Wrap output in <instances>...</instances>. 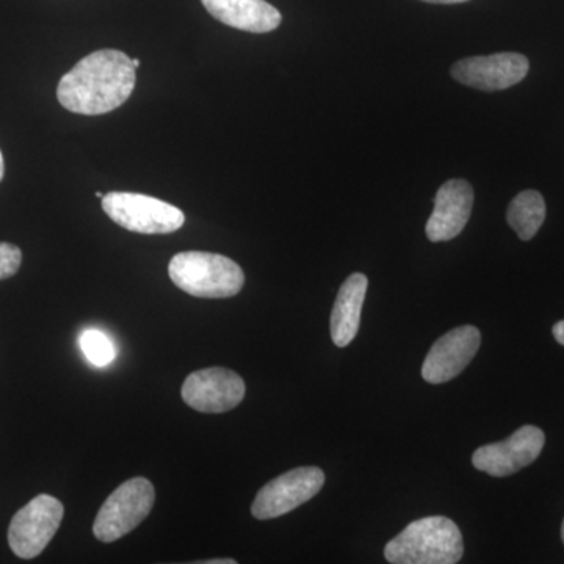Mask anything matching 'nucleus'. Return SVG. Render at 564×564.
I'll use <instances>...</instances> for the list:
<instances>
[{"label":"nucleus","instance_id":"1","mask_svg":"<svg viewBox=\"0 0 564 564\" xmlns=\"http://www.w3.org/2000/svg\"><path fill=\"white\" fill-rule=\"evenodd\" d=\"M135 82V66L128 54L96 51L62 77L57 98L66 110L95 117L109 113L128 101Z\"/></svg>","mask_w":564,"mask_h":564},{"label":"nucleus","instance_id":"2","mask_svg":"<svg viewBox=\"0 0 564 564\" xmlns=\"http://www.w3.org/2000/svg\"><path fill=\"white\" fill-rule=\"evenodd\" d=\"M463 554L462 530L444 516L411 522L384 549L386 560L392 564H455Z\"/></svg>","mask_w":564,"mask_h":564},{"label":"nucleus","instance_id":"3","mask_svg":"<svg viewBox=\"0 0 564 564\" xmlns=\"http://www.w3.org/2000/svg\"><path fill=\"white\" fill-rule=\"evenodd\" d=\"M169 273L176 288L196 299H231L245 284L239 263L215 252H180L170 261Z\"/></svg>","mask_w":564,"mask_h":564},{"label":"nucleus","instance_id":"4","mask_svg":"<svg viewBox=\"0 0 564 564\" xmlns=\"http://www.w3.org/2000/svg\"><path fill=\"white\" fill-rule=\"evenodd\" d=\"M155 489L148 478L135 477L118 486L96 516L93 533L101 543H115L150 516Z\"/></svg>","mask_w":564,"mask_h":564},{"label":"nucleus","instance_id":"5","mask_svg":"<svg viewBox=\"0 0 564 564\" xmlns=\"http://www.w3.org/2000/svg\"><path fill=\"white\" fill-rule=\"evenodd\" d=\"M102 209L111 221L139 234H172L185 223L184 212L173 204L140 193L110 192L104 195Z\"/></svg>","mask_w":564,"mask_h":564},{"label":"nucleus","instance_id":"6","mask_svg":"<svg viewBox=\"0 0 564 564\" xmlns=\"http://www.w3.org/2000/svg\"><path fill=\"white\" fill-rule=\"evenodd\" d=\"M63 516L65 507L50 494H40L32 499L11 519L9 544L13 554L22 560L43 554L61 529Z\"/></svg>","mask_w":564,"mask_h":564},{"label":"nucleus","instance_id":"7","mask_svg":"<svg viewBox=\"0 0 564 564\" xmlns=\"http://www.w3.org/2000/svg\"><path fill=\"white\" fill-rule=\"evenodd\" d=\"M325 485L321 467H296L269 481L256 496L251 514L259 521L281 518L313 500Z\"/></svg>","mask_w":564,"mask_h":564},{"label":"nucleus","instance_id":"8","mask_svg":"<svg viewBox=\"0 0 564 564\" xmlns=\"http://www.w3.org/2000/svg\"><path fill=\"white\" fill-rule=\"evenodd\" d=\"M243 378L225 367L196 370L182 384V400L192 410L206 414L228 413L245 399Z\"/></svg>","mask_w":564,"mask_h":564},{"label":"nucleus","instance_id":"9","mask_svg":"<svg viewBox=\"0 0 564 564\" xmlns=\"http://www.w3.org/2000/svg\"><path fill=\"white\" fill-rule=\"evenodd\" d=\"M545 444L543 430L524 425L502 443L484 445L473 456L477 470L491 477H510L530 466L541 455Z\"/></svg>","mask_w":564,"mask_h":564},{"label":"nucleus","instance_id":"10","mask_svg":"<svg viewBox=\"0 0 564 564\" xmlns=\"http://www.w3.org/2000/svg\"><path fill=\"white\" fill-rule=\"evenodd\" d=\"M530 63L518 52L463 58L452 66V77L466 87L481 91H500L525 79Z\"/></svg>","mask_w":564,"mask_h":564},{"label":"nucleus","instance_id":"11","mask_svg":"<svg viewBox=\"0 0 564 564\" xmlns=\"http://www.w3.org/2000/svg\"><path fill=\"white\" fill-rule=\"evenodd\" d=\"M480 344L481 333L473 325L458 326L444 334L423 361V380L430 384L454 380L473 361Z\"/></svg>","mask_w":564,"mask_h":564},{"label":"nucleus","instance_id":"12","mask_svg":"<svg viewBox=\"0 0 564 564\" xmlns=\"http://www.w3.org/2000/svg\"><path fill=\"white\" fill-rule=\"evenodd\" d=\"M474 188L464 180H451L434 196L432 217L426 221L425 232L430 242H448L455 239L469 221L474 209Z\"/></svg>","mask_w":564,"mask_h":564},{"label":"nucleus","instance_id":"13","mask_svg":"<svg viewBox=\"0 0 564 564\" xmlns=\"http://www.w3.org/2000/svg\"><path fill=\"white\" fill-rule=\"evenodd\" d=\"M215 20L232 29L251 33H269L280 28V11L265 0H202Z\"/></svg>","mask_w":564,"mask_h":564},{"label":"nucleus","instance_id":"14","mask_svg":"<svg viewBox=\"0 0 564 564\" xmlns=\"http://www.w3.org/2000/svg\"><path fill=\"white\" fill-rule=\"evenodd\" d=\"M367 285L369 280L366 274L352 273L337 293L329 328H332L333 343L339 348L350 345L359 332Z\"/></svg>","mask_w":564,"mask_h":564},{"label":"nucleus","instance_id":"15","mask_svg":"<svg viewBox=\"0 0 564 564\" xmlns=\"http://www.w3.org/2000/svg\"><path fill=\"white\" fill-rule=\"evenodd\" d=\"M507 220L519 239L524 242L532 240L545 220L543 195L536 191L519 193L508 207Z\"/></svg>","mask_w":564,"mask_h":564},{"label":"nucleus","instance_id":"16","mask_svg":"<svg viewBox=\"0 0 564 564\" xmlns=\"http://www.w3.org/2000/svg\"><path fill=\"white\" fill-rule=\"evenodd\" d=\"M80 347L87 356L88 361L95 366L104 367L113 361L115 350L109 337L99 332H87L82 334Z\"/></svg>","mask_w":564,"mask_h":564},{"label":"nucleus","instance_id":"17","mask_svg":"<svg viewBox=\"0 0 564 564\" xmlns=\"http://www.w3.org/2000/svg\"><path fill=\"white\" fill-rule=\"evenodd\" d=\"M22 262V251L17 245L0 243V281L9 280L20 270Z\"/></svg>","mask_w":564,"mask_h":564},{"label":"nucleus","instance_id":"18","mask_svg":"<svg viewBox=\"0 0 564 564\" xmlns=\"http://www.w3.org/2000/svg\"><path fill=\"white\" fill-rule=\"evenodd\" d=\"M552 333H554V337L556 343L560 345H563L564 347V321L555 323L554 329H552Z\"/></svg>","mask_w":564,"mask_h":564},{"label":"nucleus","instance_id":"19","mask_svg":"<svg viewBox=\"0 0 564 564\" xmlns=\"http://www.w3.org/2000/svg\"><path fill=\"white\" fill-rule=\"evenodd\" d=\"M422 2L441 3V6H452V3H464L469 2V0H422Z\"/></svg>","mask_w":564,"mask_h":564},{"label":"nucleus","instance_id":"20","mask_svg":"<svg viewBox=\"0 0 564 564\" xmlns=\"http://www.w3.org/2000/svg\"><path fill=\"white\" fill-rule=\"evenodd\" d=\"M204 564H236V560H228V558H223V560H209V562H203Z\"/></svg>","mask_w":564,"mask_h":564},{"label":"nucleus","instance_id":"21","mask_svg":"<svg viewBox=\"0 0 564 564\" xmlns=\"http://www.w3.org/2000/svg\"><path fill=\"white\" fill-rule=\"evenodd\" d=\"M3 173H6V163H3L2 152H0V181H2Z\"/></svg>","mask_w":564,"mask_h":564},{"label":"nucleus","instance_id":"22","mask_svg":"<svg viewBox=\"0 0 564 564\" xmlns=\"http://www.w3.org/2000/svg\"><path fill=\"white\" fill-rule=\"evenodd\" d=\"M140 63L139 58H132V65L135 66V69L139 68Z\"/></svg>","mask_w":564,"mask_h":564},{"label":"nucleus","instance_id":"23","mask_svg":"<svg viewBox=\"0 0 564 564\" xmlns=\"http://www.w3.org/2000/svg\"><path fill=\"white\" fill-rule=\"evenodd\" d=\"M96 198H104V195L101 192H96Z\"/></svg>","mask_w":564,"mask_h":564},{"label":"nucleus","instance_id":"24","mask_svg":"<svg viewBox=\"0 0 564 564\" xmlns=\"http://www.w3.org/2000/svg\"><path fill=\"white\" fill-rule=\"evenodd\" d=\"M562 540H563V544H564V521H563V525H562Z\"/></svg>","mask_w":564,"mask_h":564}]
</instances>
